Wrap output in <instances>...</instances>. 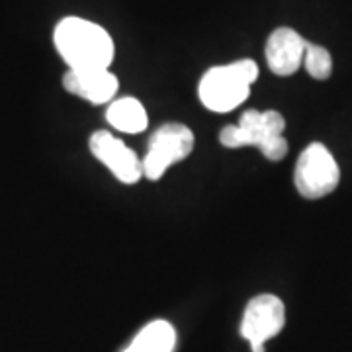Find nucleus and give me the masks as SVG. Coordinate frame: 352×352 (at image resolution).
<instances>
[{"label":"nucleus","mask_w":352,"mask_h":352,"mask_svg":"<svg viewBox=\"0 0 352 352\" xmlns=\"http://www.w3.org/2000/svg\"><path fill=\"white\" fill-rule=\"evenodd\" d=\"M307 41L292 28H278L266 39V63L278 76L294 75L303 65Z\"/></svg>","instance_id":"8"},{"label":"nucleus","mask_w":352,"mask_h":352,"mask_svg":"<svg viewBox=\"0 0 352 352\" xmlns=\"http://www.w3.org/2000/svg\"><path fill=\"white\" fill-rule=\"evenodd\" d=\"M256 78L258 65L252 59H239L229 65L212 67L200 78L198 96L210 112H231L249 98L252 82Z\"/></svg>","instance_id":"2"},{"label":"nucleus","mask_w":352,"mask_h":352,"mask_svg":"<svg viewBox=\"0 0 352 352\" xmlns=\"http://www.w3.org/2000/svg\"><path fill=\"white\" fill-rule=\"evenodd\" d=\"M286 122L282 113L274 110H247L237 126H227L219 133V143L229 149L258 147L268 161H282L288 153V141L284 139Z\"/></svg>","instance_id":"3"},{"label":"nucleus","mask_w":352,"mask_h":352,"mask_svg":"<svg viewBox=\"0 0 352 352\" xmlns=\"http://www.w3.org/2000/svg\"><path fill=\"white\" fill-rule=\"evenodd\" d=\"M303 65H305V71L309 75L317 78V80H325L331 76L333 71V59H331V53L321 45H314L307 41L305 45V55H303Z\"/></svg>","instance_id":"12"},{"label":"nucleus","mask_w":352,"mask_h":352,"mask_svg":"<svg viewBox=\"0 0 352 352\" xmlns=\"http://www.w3.org/2000/svg\"><path fill=\"white\" fill-rule=\"evenodd\" d=\"M286 323L284 302L272 294L254 296L241 321V337L251 342L252 352H264V342L276 337Z\"/></svg>","instance_id":"6"},{"label":"nucleus","mask_w":352,"mask_h":352,"mask_svg":"<svg viewBox=\"0 0 352 352\" xmlns=\"http://www.w3.org/2000/svg\"><path fill=\"white\" fill-rule=\"evenodd\" d=\"M339 164L323 143H311L303 149L294 173L300 196L307 200L325 198L339 186Z\"/></svg>","instance_id":"4"},{"label":"nucleus","mask_w":352,"mask_h":352,"mask_svg":"<svg viewBox=\"0 0 352 352\" xmlns=\"http://www.w3.org/2000/svg\"><path fill=\"white\" fill-rule=\"evenodd\" d=\"M53 41L71 71L110 69L113 61L112 36L100 24L78 16L63 18L53 32Z\"/></svg>","instance_id":"1"},{"label":"nucleus","mask_w":352,"mask_h":352,"mask_svg":"<svg viewBox=\"0 0 352 352\" xmlns=\"http://www.w3.org/2000/svg\"><path fill=\"white\" fill-rule=\"evenodd\" d=\"M176 344L175 327L168 321H153L139 331L124 352H173Z\"/></svg>","instance_id":"11"},{"label":"nucleus","mask_w":352,"mask_h":352,"mask_svg":"<svg viewBox=\"0 0 352 352\" xmlns=\"http://www.w3.org/2000/svg\"><path fill=\"white\" fill-rule=\"evenodd\" d=\"M194 133L184 124H164L155 133L145 157L141 159L143 176L149 180H159L173 166L188 157L194 149Z\"/></svg>","instance_id":"5"},{"label":"nucleus","mask_w":352,"mask_h":352,"mask_svg":"<svg viewBox=\"0 0 352 352\" xmlns=\"http://www.w3.org/2000/svg\"><path fill=\"white\" fill-rule=\"evenodd\" d=\"M90 153L124 184H135L143 176V164L138 153L129 149L122 139L110 131H96L90 135Z\"/></svg>","instance_id":"7"},{"label":"nucleus","mask_w":352,"mask_h":352,"mask_svg":"<svg viewBox=\"0 0 352 352\" xmlns=\"http://www.w3.org/2000/svg\"><path fill=\"white\" fill-rule=\"evenodd\" d=\"M106 120L113 129L122 133H141L147 129V124H149L143 104L131 96L113 100L110 108L106 110Z\"/></svg>","instance_id":"10"},{"label":"nucleus","mask_w":352,"mask_h":352,"mask_svg":"<svg viewBox=\"0 0 352 352\" xmlns=\"http://www.w3.org/2000/svg\"><path fill=\"white\" fill-rule=\"evenodd\" d=\"M63 87L69 94H75L90 104H108L116 96L120 80L110 73V69L94 71H67L63 76Z\"/></svg>","instance_id":"9"}]
</instances>
